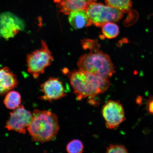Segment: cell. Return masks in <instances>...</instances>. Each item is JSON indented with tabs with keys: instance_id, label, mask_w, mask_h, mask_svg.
<instances>
[{
	"instance_id": "cell-14",
	"label": "cell",
	"mask_w": 153,
	"mask_h": 153,
	"mask_svg": "<svg viewBox=\"0 0 153 153\" xmlns=\"http://www.w3.org/2000/svg\"><path fill=\"white\" fill-rule=\"evenodd\" d=\"M107 5L120 10L124 13L131 10L132 7L131 0H105Z\"/></svg>"
},
{
	"instance_id": "cell-15",
	"label": "cell",
	"mask_w": 153,
	"mask_h": 153,
	"mask_svg": "<svg viewBox=\"0 0 153 153\" xmlns=\"http://www.w3.org/2000/svg\"><path fill=\"white\" fill-rule=\"evenodd\" d=\"M102 27L103 34L105 37L108 39H113L116 38L119 34V27L114 22L107 23Z\"/></svg>"
},
{
	"instance_id": "cell-9",
	"label": "cell",
	"mask_w": 153,
	"mask_h": 153,
	"mask_svg": "<svg viewBox=\"0 0 153 153\" xmlns=\"http://www.w3.org/2000/svg\"><path fill=\"white\" fill-rule=\"evenodd\" d=\"M20 20L9 12L0 14V35L5 38L14 37L23 27Z\"/></svg>"
},
{
	"instance_id": "cell-16",
	"label": "cell",
	"mask_w": 153,
	"mask_h": 153,
	"mask_svg": "<svg viewBox=\"0 0 153 153\" xmlns=\"http://www.w3.org/2000/svg\"><path fill=\"white\" fill-rule=\"evenodd\" d=\"M66 149L69 153H81L84 149L83 143L79 140H73L67 145Z\"/></svg>"
},
{
	"instance_id": "cell-6",
	"label": "cell",
	"mask_w": 153,
	"mask_h": 153,
	"mask_svg": "<svg viewBox=\"0 0 153 153\" xmlns=\"http://www.w3.org/2000/svg\"><path fill=\"white\" fill-rule=\"evenodd\" d=\"M101 113L108 129H116L126 120L125 112L119 101L109 100L103 106Z\"/></svg>"
},
{
	"instance_id": "cell-5",
	"label": "cell",
	"mask_w": 153,
	"mask_h": 153,
	"mask_svg": "<svg viewBox=\"0 0 153 153\" xmlns=\"http://www.w3.org/2000/svg\"><path fill=\"white\" fill-rule=\"evenodd\" d=\"M40 48L29 53L27 56V71L35 79L45 72L53 61L52 53L45 42L42 40Z\"/></svg>"
},
{
	"instance_id": "cell-4",
	"label": "cell",
	"mask_w": 153,
	"mask_h": 153,
	"mask_svg": "<svg viewBox=\"0 0 153 153\" xmlns=\"http://www.w3.org/2000/svg\"><path fill=\"white\" fill-rule=\"evenodd\" d=\"M85 10L92 25L100 27L107 23L119 22L124 14L120 10L95 2L88 4Z\"/></svg>"
},
{
	"instance_id": "cell-13",
	"label": "cell",
	"mask_w": 153,
	"mask_h": 153,
	"mask_svg": "<svg viewBox=\"0 0 153 153\" xmlns=\"http://www.w3.org/2000/svg\"><path fill=\"white\" fill-rule=\"evenodd\" d=\"M21 101L20 94L16 91H11L7 94L3 102L7 108L15 110L20 106Z\"/></svg>"
},
{
	"instance_id": "cell-20",
	"label": "cell",
	"mask_w": 153,
	"mask_h": 153,
	"mask_svg": "<svg viewBox=\"0 0 153 153\" xmlns=\"http://www.w3.org/2000/svg\"><path fill=\"white\" fill-rule=\"evenodd\" d=\"M85 1L88 3H90L93 2H95L97 0H85Z\"/></svg>"
},
{
	"instance_id": "cell-2",
	"label": "cell",
	"mask_w": 153,
	"mask_h": 153,
	"mask_svg": "<svg viewBox=\"0 0 153 153\" xmlns=\"http://www.w3.org/2000/svg\"><path fill=\"white\" fill-rule=\"evenodd\" d=\"M59 129L56 114L49 111L35 110L27 131L34 141L43 143L54 139Z\"/></svg>"
},
{
	"instance_id": "cell-12",
	"label": "cell",
	"mask_w": 153,
	"mask_h": 153,
	"mask_svg": "<svg viewBox=\"0 0 153 153\" xmlns=\"http://www.w3.org/2000/svg\"><path fill=\"white\" fill-rule=\"evenodd\" d=\"M57 4L60 12L69 15L73 11L78 10H85L88 3L85 0H54Z\"/></svg>"
},
{
	"instance_id": "cell-3",
	"label": "cell",
	"mask_w": 153,
	"mask_h": 153,
	"mask_svg": "<svg viewBox=\"0 0 153 153\" xmlns=\"http://www.w3.org/2000/svg\"><path fill=\"white\" fill-rule=\"evenodd\" d=\"M79 69L109 79L115 73L109 56L97 51L82 55L77 63Z\"/></svg>"
},
{
	"instance_id": "cell-7",
	"label": "cell",
	"mask_w": 153,
	"mask_h": 153,
	"mask_svg": "<svg viewBox=\"0 0 153 153\" xmlns=\"http://www.w3.org/2000/svg\"><path fill=\"white\" fill-rule=\"evenodd\" d=\"M32 118V113L21 105L10 113L5 128L19 133L25 134Z\"/></svg>"
},
{
	"instance_id": "cell-11",
	"label": "cell",
	"mask_w": 153,
	"mask_h": 153,
	"mask_svg": "<svg viewBox=\"0 0 153 153\" xmlns=\"http://www.w3.org/2000/svg\"><path fill=\"white\" fill-rule=\"evenodd\" d=\"M68 21L73 27L79 29L91 25L92 24L85 10H78L69 14Z\"/></svg>"
},
{
	"instance_id": "cell-17",
	"label": "cell",
	"mask_w": 153,
	"mask_h": 153,
	"mask_svg": "<svg viewBox=\"0 0 153 153\" xmlns=\"http://www.w3.org/2000/svg\"><path fill=\"white\" fill-rule=\"evenodd\" d=\"M82 45L84 49H89L91 52H94L98 51L99 45L97 40L85 39L82 41Z\"/></svg>"
},
{
	"instance_id": "cell-18",
	"label": "cell",
	"mask_w": 153,
	"mask_h": 153,
	"mask_svg": "<svg viewBox=\"0 0 153 153\" xmlns=\"http://www.w3.org/2000/svg\"><path fill=\"white\" fill-rule=\"evenodd\" d=\"M106 152L108 153H127V149L124 145L111 144L106 148Z\"/></svg>"
},
{
	"instance_id": "cell-10",
	"label": "cell",
	"mask_w": 153,
	"mask_h": 153,
	"mask_svg": "<svg viewBox=\"0 0 153 153\" xmlns=\"http://www.w3.org/2000/svg\"><path fill=\"white\" fill-rule=\"evenodd\" d=\"M19 82L17 76L7 67L0 68V97L17 87Z\"/></svg>"
},
{
	"instance_id": "cell-8",
	"label": "cell",
	"mask_w": 153,
	"mask_h": 153,
	"mask_svg": "<svg viewBox=\"0 0 153 153\" xmlns=\"http://www.w3.org/2000/svg\"><path fill=\"white\" fill-rule=\"evenodd\" d=\"M41 88L43 95L40 98L49 102L62 98L67 95L62 82L56 78H50L41 85Z\"/></svg>"
},
{
	"instance_id": "cell-1",
	"label": "cell",
	"mask_w": 153,
	"mask_h": 153,
	"mask_svg": "<svg viewBox=\"0 0 153 153\" xmlns=\"http://www.w3.org/2000/svg\"><path fill=\"white\" fill-rule=\"evenodd\" d=\"M71 85L78 100L94 98L108 90L110 85L108 79L81 70H76L68 75Z\"/></svg>"
},
{
	"instance_id": "cell-19",
	"label": "cell",
	"mask_w": 153,
	"mask_h": 153,
	"mask_svg": "<svg viewBox=\"0 0 153 153\" xmlns=\"http://www.w3.org/2000/svg\"><path fill=\"white\" fill-rule=\"evenodd\" d=\"M146 109L149 114L153 115V96L150 97L147 102Z\"/></svg>"
}]
</instances>
